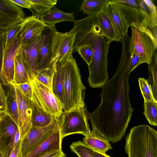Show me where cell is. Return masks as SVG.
Listing matches in <instances>:
<instances>
[{"label":"cell","mask_w":157,"mask_h":157,"mask_svg":"<svg viewBox=\"0 0 157 157\" xmlns=\"http://www.w3.org/2000/svg\"><path fill=\"white\" fill-rule=\"evenodd\" d=\"M130 60L129 48L123 46L115 73L101 87V103L90 113L92 129L113 143L124 136L134 110L129 97Z\"/></svg>","instance_id":"obj_1"},{"label":"cell","mask_w":157,"mask_h":157,"mask_svg":"<svg viewBox=\"0 0 157 157\" xmlns=\"http://www.w3.org/2000/svg\"><path fill=\"white\" fill-rule=\"evenodd\" d=\"M70 32L75 35L73 52L78 47L89 44L93 48V56L88 65V82L93 88H100L109 80L107 56L110 42L102 35L95 16H88L75 20Z\"/></svg>","instance_id":"obj_2"},{"label":"cell","mask_w":157,"mask_h":157,"mask_svg":"<svg viewBox=\"0 0 157 157\" xmlns=\"http://www.w3.org/2000/svg\"><path fill=\"white\" fill-rule=\"evenodd\" d=\"M58 61L60 63L63 75V112L85 107L86 87L82 82L79 69L72 54Z\"/></svg>","instance_id":"obj_3"},{"label":"cell","mask_w":157,"mask_h":157,"mask_svg":"<svg viewBox=\"0 0 157 157\" xmlns=\"http://www.w3.org/2000/svg\"><path fill=\"white\" fill-rule=\"evenodd\" d=\"M128 157H157V132L147 125L133 127L125 137Z\"/></svg>","instance_id":"obj_4"},{"label":"cell","mask_w":157,"mask_h":157,"mask_svg":"<svg viewBox=\"0 0 157 157\" xmlns=\"http://www.w3.org/2000/svg\"><path fill=\"white\" fill-rule=\"evenodd\" d=\"M130 26L132 34L130 44L139 56L141 64H148L157 49V37L148 28L136 23Z\"/></svg>","instance_id":"obj_5"},{"label":"cell","mask_w":157,"mask_h":157,"mask_svg":"<svg viewBox=\"0 0 157 157\" xmlns=\"http://www.w3.org/2000/svg\"><path fill=\"white\" fill-rule=\"evenodd\" d=\"M90 113L85 107L63 112L57 117L62 139L66 136L78 133L84 136L90 132L88 120Z\"/></svg>","instance_id":"obj_6"},{"label":"cell","mask_w":157,"mask_h":157,"mask_svg":"<svg viewBox=\"0 0 157 157\" xmlns=\"http://www.w3.org/2000/svg\"><path fill=\"white\" fill-rule=\"evenodd\" d=\"M44 31L45 37L40 51L38 71L46 69L55 71L58 48L62 33L56 30L55 25H47Z\"/></svg>","instance_id":"obj_7"},{"label":"cell","mask_w":157,"mask_h":157,"mask_svg":"<svg viewBox=\"0 0 157 157\" xmlns=\"http://www.w3.org/2000/svg\"><path fill=\"white\" fill-rule=\"evenodd\" d=\"M30 82L32 100L48 114L55 117L60 116L63 112V108L52 91L36 78Z\"/></svg>","instance_id":"obj_8"},{"label":"cell","mask_w":157,"mask_h":157,"mask_svg":"<svg viewBox=\"0 0 157 157\" xmlns=\"http://www.w3.org/2000/svg\"><path fill=\"white\" fill-rule=\"evenodd\" d=\"M57 117L49 125L44 127L32 126L23 138L21 145V152L24 157L53 132L59 128Z\"/></svg>","instance_id":"obj_9"},{"label":"cell","mask_w":157,"mask_h":157,"mask_svg":"<svg viewBox=\"0 0 157 157\" xmlns=\"http://www.w3.org/2000/svg\"><path fill=\"white\" fill-rule=\"evenodd\" d=\"M128 28L136 23L148 28V23L139 0H114Z\"/></svg>","instance_id":"obj_10"},{"label":"cell","mask_w":157,"mask_h":157,"mask_svg":"<svg viewBox=\"0 0 157 157\" xmlns=\"http://www.w3.org/2000/svg\"><path fill=\"white\" fill-rule=\"evenodd\" d=\"M14 84L15 88L17 103L18 128L20 138L22 139L32 127V101L31 100L25 95L17 85Z\"/></svg>","instance_id":"obj_11"},{"label":"cell","mask_w":157,"mask_h":157,"mask_svg":"<svg viewBox=\"0 0 157 157\" xmlns=\"http://www.w3.org/2000/svg\"><path fill=\"white\" fill-rule=\"evenodd\" d=\"M25 18L20 7L10 0H0V31L8 30L22 22Z\"/></svg>","instance_id":"obj_12"},{"label":"cell","mask_w":157,"mask_h":157,"mask_svg":"<svg viewBox=\"0 0 157 157\" xmlns=\"http://www.w3.org/2000/svg\"><path fill=\"white\" fill-rule=\"evenodd\" d=\"M45 37V33L44 30L42 34L30 44L25 47H21L27 65L29 80L30 82L36 77L38 71L40 51L44 42Z\"/></svg>","instance_id":"obj_13"},{"label":"cell","mask_w":157,"mask_h":157,"mask_svg":"<svg viewBox=\"0 0 157 157\" xmlns=\"http://www.w3.org/2000/svg\"><path fill=\"white\" fill-rule=\"evenodd\" d=\"M47 25L40 19L33 16L25 17L19 36L21 47H25L31 44L42 34Z\"/></svg>","instance_id":"obj_14"},{"label":"cell","mask_w":157,"mask_h":157,"mask_svg":"<svg viewBox=\"0 0 157 157\" xmlns=\"http://www.w3.org/2000/svg\"><path fill=\"white\" fill-rule=\"evenodd\" d=\"M21 46V40L19 37L9 46L4 52L0 80L2 84L5 86H7L13 82L15 56Z\"/></svg>","instance_id":"obj_15"},{"label":"cell","mask_w":157,"mask_h":157,"mask_svg":"<svg viewBox=\"0 0 157 157\" xmlns=\"http://www.w3.org/2000/svg\"><path fill=\"white\" fill-rule=\"evenodd\" d=\"M62 140L59 128L24 157H40L52 151L61 150Z\"/></svg>","instance_id":"obj_16"},{"label":"cell","mask_w":157,"mask_h":157,"mask_svg":"<svg viewBox=\"0 0 157 157\" xmlns=\"http://www.w3.org/2000/svg\"><path fill=\"white\" fill-rule=\"evenodd\" d=\"M105 12L111 21L118 42H121L127 34L128 27L120 14L114 0H110L105 7Z\"/></svg>","instance_id":"obj_17"},{"label":"cell","mask_w":157,"mask_h":157,"mask_svg":"<svg viewBox=\"0 0 157 157\" xmlns=\"http://www.w3.org/2000/svg\"><path fill=\"white\" fill-rule=\"evenodd\" d=\"M82 140L87 147L102 153L106 154L108 151L113 149L110 142L94 130L85 135Z\"/></svg>","instance_id":"obj_18"},{"label":"cell","mask_w":157,"mask_h":157,"mask_svg":"<svg viewBox=\"0 0 157 157\" xmlns=\"http://www.w3.org/2000/svg\"><path fill=\"white\" fill-rule=\"evenodd\" d=\"M47 25H53L57 23L65 21L74 22L75 20L73 13L63 12L55 6L44 13L40 19Z\"/></svg>","instance_id":"obj_19"},{"label":"cell","mask_w":157,"mask_h":157,"mask_svg":"<svg viewBox=\"0 0 157 157\" xmlns=\"http://www.w3.org/2000/svg\"><path fill=\"white\" fill-rule=\"evenodd\" d=\"M28 82L27 67L21 46L15 56L14 79L12 83L19 85Z\"/></svg>","instance_id":"obj_20"},{"label":"cell","mask_w":157,"mask_h":157,"mask_svg":"<svg viewBox=\"0 0 157 157\" xmlns=\"http://www.w3.org/2000/svg\"><path fill=\"white\" fill-rule=\"evenodd\" d=\"M96 17L102 35L107 37L110 42L113 41L118 42L113 26L105 12V7Z\"/></svg>","instance_id":"obj_21"},{"label":"cell","mask_w":157,"mask_h":157,"mask_svg":"<svg viewBox=\"0 0 157 157\" xmlns=\"http://www.w3.org/2000/svg\"><path fill=\"white\" fill-rule=\"evenodd\" d=\"M32 112L31 117L32 127H44L49 124L56 118L48 114L32 100Z\"/></svg>","instance_id":"obj_22"},{"label":"cell","mask_w":157,"mask_h":157,"mask_svg":"<svg viewBox=\"0 0 157 157\" xmlns=\"http://www.w3.org/2000/svg\"><path fill=\"white\" fill-rule=\"evenodd\" d=\"M75 37V34L70 31L62 33L58 48L57 62L72 54Z\"/></svg>","instance_id":"obj_23"},{"label":"cell","mask_w":157,"mask_h":157,"mask_svg":"<svg viewBox=\"0 0 157 157\" xmlns=\"http://www.w3.org/2000/svg\"><path fill=\"white\" fill-rule=\"evenodd\" d=\"M52 92L57 98L63 109L64 106L63 79L61 65L60 62H57L56 70L52 82Z\"/></svg>","instance_id":"obj_24"},{"label":"cell","mask_w":157,"mask_h":157,"mask_svg":"<svg viewBox=\"0 0 157 157\" xmlns=\"http://www.w3.org/2000/svg\"><path fill=\"white\" fill-rule=\"evenodd\" d=\"M7 86L8 90L6 94V113L11 116L18 127V107L15 87L14 84L12 83Z\"/></svg>","instance_id":"obj_25"},{"label":"cell","mask_w":157,"mask_h":157,"mask_svg":"<svg viewBox=\"0 0 157 157\" xmlns=\"http://www.w3.org/2000/svg\"><path fill=\"white\" fill-rule=\"evenodd\" d=\"M23 138H20L18 130L15 135L14 139L10 140L2 148L1 152L2 157H23L21 152V145Z\"/></svg>","instance_id":"obj_26"},{"label":"cell","mask_w":157,"mask_h":157,"mask_svg":"<svg viewBox=\"0 0 157 157\" xmlns=\"http://www.w3.org/2000/svg\"><path fill=\"white\" fill-rule=\"evenodd\" d=\"M0 129L7 138L10 137L11 141L14 139L19 129L17 125L7 113H0Z\"/></svg>","instance_id":"obj_27"},{"label":"cell","mask_w":157,"mask_h":157,"mask_svg":"<svg viewBox=\"0 0 157 157\" xmlns=\"http://www.w3.org/2000/svg\"><path fill=\"white\" fill-rule=\"evenodd\" d=\"M148 23V28L151 29L157 27V7L151 0H139Z\"/></svg>","instance_id":"obj_28"},{"label":"cell","mask_w":157,"mask_h":157,"mask_svg":"<svg viewBox=\"0 0 157 157\" xmlns=\"http://www.w3.org/2000/svg\"><path fill=\"white\" fill-rule=\"evenodd\" d=\"M109 0H85L80 6V9L88 15L96 16L101 12Z\"/></svg>","instance_id":"obj_29"},{"label":"cell","mask_w":157,"mask_h":157,"mask_svg":"<svg viewBox=\"0 0 157 157\" xmlns=\"http://www.w3.org/2000/svg\"><path fill=\"white\" fill-rule=\"evenodd\" d=\"M32 3L29 9L33 16L39 19L46 12L55 6L56 0H30Z\"/></svg>","instance_id":"obj_30"},{"label":"cell","mask_w":157,"mask_h":157,"mask_svg":"<svg viewBox=\"0 0 157 157\" xmlns=\"http://www.w3.org/2000/svg\"><path fill=\"white\" fill-rule=\"evenodd\" d=\"M154 53L151 62L148 64L149 78L147 79L151 85L155 99L157 101V49Z\"/></svg>","instance_id":"obj_31"},{"label":"cell","mask_w":157,"mask_h":157,"mask_svg":"<svg viewBox=\"0 0 157 157\" xmlns=\"http://www.w3.org/2000/svg\"><path fill=\"white\" fill-rule=\"evenodd\" d=\"M144 114L149 124L157 125V102H144Z\"/></svg>","instance_id":"obj_32"},{"label":"cell","mask_w":157,"mask_h":157,"mask_svg":"<svg viewBox=\"0 0 157 157\" xmlns=\"http://www.w3.org/2000/svg\"><path fill=\"white\" fill-rule=\"evenodd\" d=\"M138 82L141 93L144 100V102H157L155 99L151 85L148 80L143 78H139Z\"/></svg>","instance_id":"obj_33"},{"label":"cell","mask_w":157,"mask_h":157,"mask_svg":"<svg viewBox=\"0 0 157 157\" xmlns=\"http://www.w3.org/2000/svg\"><path fill=\"white\" fill-rule=\"evenodd\" d=\"M70 148L71 151L76 154L78 157H93L91 154L92 149L81 141L72 142Z\"/></svg>","instance_id":"obj_34"},{"label":"cell","mask_w":157,"mask_h":157,"mask_svg":"<svg viewBox=\"0 0 157 157\" xmlns=\"http://www.w3.org/2000/svg\"><path fill=\"white\" fill-rule=\"evenodd\" d=\"M55 72L49 69L38 71L35 78L52 91V82Z\"/></svg>","instance_id":"obj_35"},{"label":"cell","mask_w":157,"mask_h":157,"mask_svg":"<svg viewBox=\"0 0 157 157\" xmlns=\"http://www.w3.org/2000/svg\"><path fill=\"white\" fill-rule=\"evenodd\" d=\"M23 21L6 30V36L4 52L9 46L19 37L22 26Z\"/></svg>","instance_id":"obj_36"},{"label":"cell","mask_w":157,"mask_h":157,"mask_svg":"<svg viewBox=\"0 0 157 157\" xmlns=\"http://www.w3.org/2000/svg\"><path fill=\"white\" fill-rule=\"evenodd\" d=\"M77 51L88 65L91 63L94 53L92 47L89 44H83L77 47L73 52Z\"/></svg>","instance_id":"obj_37"},{"label":"cell","mask_w":157,"mask_h":157,"mask_svg":"<svg viewBox=\"0 0 157 157\" xmlns=\"http://www.w3.org/2000/svg\"><path fill=\"white\" fill-rule=\"evenodd\" d=\"M130 49L131 54V60L129 66V71L130 73L136 67L141 64L139 56L130 44Z\"/></svg>","instance_id":"obj_38"},{"label":"cell","mask_w":157,"mask_h":157,"mask_svg":"<svg viewBox=\"0 0 157 157\" xmlns=\"http://www.w3.org/2000/svg\"><path fill=\"white\" fill-rule=\"evenodd\" d=\"M6 36V31H2L0 33V74L3 67Z\"/></svg>","instance_id":"obj_39"},{"label":"cell","mask_w":157,"mask_h":157,"mask_svg":"<svg viewBox=\"0 0 157 157\" xmlns=\"http://www.w3.org/2000/svg\"><path fill=\"white\" fill-rule=\"evenodd\" d=\"M6 94L0 80V113H6Z\"/></svg>","instance_id":"obj_40"},{"label":"cell","mask_w":157,"mask_h":157,"mask_svg":"<svg viewBox=\"0 0 157 157\" xmlns=\"http://www.w3.org/2000/svg\"><path fill=\"white\" fill-rule=\"evenodd\" d=\"M17 85L25 95L28 98L32 100L33 91L30 82H28L24 83Z\"/></svg>","instance_id":"obj_41"},{"label":"cell","mask_w":157,"mask_h":157,"mask_svg":"<svg viewBox=\"0 0 157 157\" xmlns=\"http://www.w3.org/2000/svg\"><path fill=\"white\" fill-rule=\"evenodd\" d=\"M10 1L20 7L29 9L32 3L30 0H10Z\"/></svg>","instance_id":"obj_42"},{"label":"cell","mask_w":157,"mask_h":157,"mask_svg":"<svg viewBox=\"0 0 157 157\" xmlns=\"http://www.w3.org/2000/svg\"><path fill=\"white\" fill-rule=\"evenodd\" d=\"M66 155L61 150L49 152L40 157H66Z\"/></svg>","instance_id":"obj_43"},{"label":"cell","mask_w":157,"mask_h":157,"mask_svg":"<svg viewBox=\"0 0 157 157\" xmlns=\"http://www.w3.org/2000/svg\"><path fill=\"white\" fill-rule=\"evenodd\" d=\"M7 138L0 129V152L3 147L6 144Z\"/></svg>","instance_id":"obj_44"},{"label":"cell","mask_w":157,"mask_h":157,"mask_svg":"<svg viewBox=\"0 0 157 157\" xmlns=\"http://www.w3.org/2000/svg\"><path fill=\"white\" fill-rule=\"evenodd\" d=\"M91 154L93 157H111L106 154L102 153L92 149Z\"/></svg>","instance_id":"obj_45"},{"label":"cell","mask_w":157,"mask_h":157,"mask_svg":"<svg viewBox=\"0 0 157 157\" xmlns=\"http://www.w3.org/2000/svg\"><path fill=\"white\" fill-rule=\"evenodd\" d=\"M0 157H2V153L1 151L0 152Z\"/></svg>","instance_id":"obj_46"},{"label":"cell","mask_w":157,"mask_h":157,"mask_svg":"<svg viewBox=\"0 0 157 157\" xmlns=\"http://www.w3.org/2000/svg\"><path fill=\"white\" fill-rule=\"evenodd\" d=\"M2 31H0V33H1L2 32Z\"/></svg>","instance_id":"obj_47"},{"label":"cell","mask_w":157,"mask_h":157,"mask_svg":"<svg viewBox=\"0 0 157 157\" xmlns=\"http://www.w3.org/2000/svg\"></svg>","instance_id":"obj_48"}]
</instances>
